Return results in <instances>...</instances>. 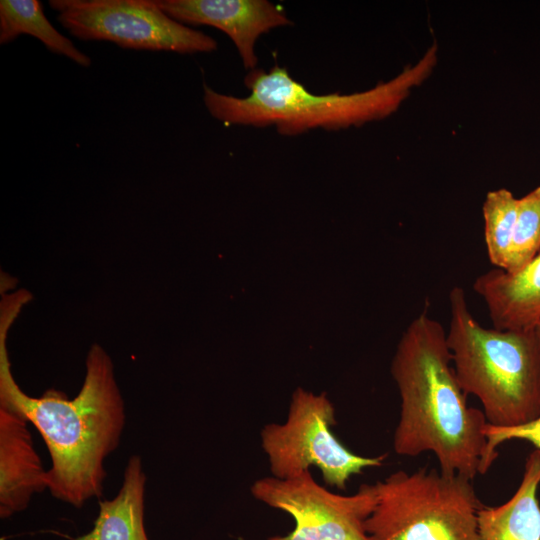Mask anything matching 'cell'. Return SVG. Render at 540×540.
I'll use <instances>...</instances> for the list:
<instances>
[{"instance_id": "cell-1", "label": "cell", "mask_w": 540, "mask_h": 540, "mask_svg": "<svg viewBox=\"0 0 540 540\" xmlns=\"http://www.w3.org/2000/svg\"><path fill=\"white\" fill-rule=\"evenodd\" d=\"M24 304L5 298L0 306V402L21 412L42 436L51 458L46 471L51 495L75 508L103 493L105 459L117 449L125 427V404L111 358L98 344L86 358L84 382L77 396L46 390L26 394L15 381L8 357V330Z\"/></svg>"}, {"instance_id": "cell-2", "label": "cell", "mask_w": 540, "mask_h": 540, "mask_svg": "<svg viewBox=\"0 0 540 540\" xmlns=\"http://www.w3.org/2000/svg\"><path fill=\"white\" fill-rule=\"evenodd\" d=\"M400 396L393 449L400 456L432 452L445 474L473 480L495 461L482 410L470 407L453 369L446 331L426 312L402 334L391 363Z\"/></svg>"}, {"instance_id": "cell-3", "label": "cell", "mask_w": 540, "mask_h": 540, "mask_svg": "<svg viewBox=\"0 0 540 540\" xmlns=\"http://www.w3.org/2000/svg\"><path fill=\"white\" fill-rule=\"evenodd\" d=\"M438 61L434 42L423 56L392 79L351 94L318 95L294 80L285 67L268 72L255 68L244 78L250 93L243 98L221 94L203 85L204 104L226 125L274 126L294 136L315 128L339 130L386 118L396 112L411 91L433 72Z\"/></svg>"}, {"instance_id": "cell-4", "label": "cell", "mask_w": 540, "mask_h": 540, "mask_svg": "<svg viewBox=\"0 0 540 540\" xmlns=\"http://www.w3.org/2000/svg\"><path fill=\"white\" fill-rule=\"evenodd\" d=\"M446 341L466 395L479 399L488 424L514 427L540 416V339L535 329L483 327L468 308L466 293H449Z\"/></svg>"}, {"instance_id": "cell-5", "label": "cell", "mask_w": 540, "mask_h": 540, "mask_svg": "<svg viewBox=\"0 0 540 540\" xmlns=\"http://www.w3.org/2000/svg\"><path fill=\"white\" fill-rule=\"evenodd\" d=\"M371 540H476L483 504L472 480L439 469L398 470L375 483Z\"/></svg>"}, {"instance_id": "cell-6", "label": "cell", "mask_w": 540, "mask_h": 540, "mask_svg": "<svg viewBox=\"0 0 540 540\" xmlns=\"http://www.w3.org/2000/svg\"><path fill=\"white\" fill-rule=\"evenodd\" d=\"M336 423L326 393L296 389L285 422L268 423L260 431L271 476L287 479L316 467L327 486L346 490L352 476L383 464L386 455L366 457L349 450L332 430Z\"/></svg>"}, {"instance_id": "cell-7", "label": "cell", "mask_w": 540, "mask_h": 540, "mask_svg": "<svg viewBox=\"0 0 540 540\" xmlns=\"http://www.w3.org/2000/svg\"><path fill=\"white\" fill-rule=\"evenodd\" d=\"M49 6L58 22L81 40L181 54L217 49L214 38L172 19L157 0H50Z\"/></svg>"}, {"instance_id": "cell-8", "label": "cell", "mask_w": 540, "mask_h": 540, "mask_svg": "<svg viewBox=\"0 0 540 540\" xmlns=\"http://www.w3.org/2000/svg\"><path fill=\"white\" fill-rule=\"evenodd\" d=\"M250 492L295 522L291 532L268 540H371L365 523L377 502L375 484H362L354 494L342 495L316 482L309 470L287 479L259 478Z\"/></svg>"}, {"instance_id": "cell-9", "label": "cell", "mask_w": 540, "mask_h": 540, "mask_svg": "<svg viewBox=\"0 0 540 540\" xmlns=\"http://www.w3.org/2000/svg\"><path fill=\"white\" fill-rule=\"evenodd\" d=\"M172 19L186 25H209L233 41L246 69L253 70L258 58L257 39L270 30L291 25L279 5L266 0H157Z\"/></svg>"}, {"instance_id": "cell-10", "label": "cell", "mask_w": 540, "mask_h": 540, "mask_svg": "<svg viewBox=\"0 0 540 540\" xmlns=\"http://www.w3.org/2000/svg\"><path fill=\"white\" fill-rule=\"evenodd\" d=\"M28 419L0 402V518L24 511L34 494L47 489L46 471L37 454Z\"/></svg>"}, {"instance_id": "cell-11", "label": "cell", "mask_w": 540, "mask_h": 540, "mask_svg": "<svg viewBox=\"0 0 540 540\" xmlns=\"http://www.w3.org/2000/svg\"><path fill=\"white\" fill-rule=\"evenodd\" d=\"M473 289L486 304L494 328L534 329L540 323V252L516 273L494 268L481 274Z\"/></svg>"}, {"instance_id": "cell-12", "label": "cell", "mask_w": 540, "mask_h": 540, "mask_svg": "<svg viewBox=\"0 0 540 540\" xmlns=\"http://www.w3.org/2000/svg\"><path fill=\"white\" fill-rule=\"evenodd\" d=\"M540 450L525 460L515 493L497 506H482L478 513L476 540H540Z\"/></svg>"}, {"instance_id": "cell-13", "label": "cell", "mask_w": 540, "mask_h": 540, "mask_svg": "<svg viewBox=\"0 0 540 540\" xmlns=\"http://www.w3.org/2000/svg\"><path fill=\"white\" fill-rule=\"evenodd\" d=\"M146 480L141 457L130 456L119 492L99 502L93 528L75 540H149L144 526Z\"/></svg>"}, {"instance_id": "cell-14", "label": "cell", "mask_w": 540, "mask_h": 540, "mask_svg": "<svg viewBox=\"0 0 540 540\" xmlns=\"http://www.w3.org/2000/svg\"><path fill=\"white\" fill-rule=\"evenodd\" d=\"M22 34L41 41L52 53L65 56L76 64L88 68L91 58L50 23L38 0L0 1V44L5 45Z\"/></svg>"}, {"instance_id": "cell-15", "label": "cell", "mask_w": 540, "mask_h": 540, "mask_svg": "<svg viewBox=\"0 0 540 540\" xmlns=\"http://www.w3.org/2000/svg\"><path fill=\"white\" fill-rule=\"evenodd\" d=\"M518 198L500 188L487 193L483 206L484 239L487 255L495 268L505 269L512 241Z\"/></svg>"}, {"instance_id": "cell-16", "label": "cell", "mask_w": 540, "mask_h": 540, "mask_svg": "<svg viewBox=\"0 0 540 540\" xmlns=\"http://www.w3.org/2000/svg\"><path fill=\"white\" fill-rule=\"evenodd\" d=\"M540 252V186L518 198L517 216L504 271L516 273Z\"/></svg>"}, {"instance_id": "cell-17", "label": "cell", "mask_w": 540, "mask_h": 540, "mask_svg": "<svg viewBox=\"0 0 540 540\" xmlns=\"http://www.w3.org/2000/svg\"><path fill=\"white\" fill-rule=\"evenodd\" d=\"M484 433L488 440L489 453L494 460L498 456L499 445L508 440L528 441L540 450V416L529 423L514 427H497L487 423Z\"/></svg>"}, {"instance_id": "cell-18", "label": "cell", "mask_w": 540, "mask_h": 540, "mask_svg": "<svg viewBox=\"0 0 540 540\" xmlns=\"http://www.w3.org/2000/svg\"><path fill=\"white\" fill-rule=\"evenodd\" d=\"M534 329H535V331H536V333H537V335H538V337L540 339V323Z\"/></svg>"}]
</instances>
